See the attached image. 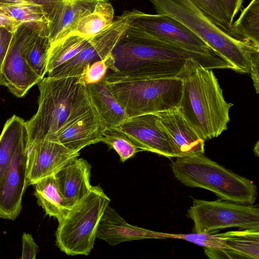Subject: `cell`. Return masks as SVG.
I'll return each instance as SVG.
<instances>
[{"mask_svg": "<svg viewBox=\"0 0 259 259\" xmlns=\"http://www.w3.org/2000/svg\"><path fill=\"white\" fill-rule=\"evenodd\" d=\"M178 77L183 90L178 108L203 140L218 137L227 129L233 104L225 100L212 69L189 60Z\"/></svg>", "mask_w": 259, "mask_h": 259, "instance_id": "7a4b0ae2", "label": "cell"}, {"mask_svg": "<svg viewBox=\"0 0 259 259\" xmlns=\"http://www.w3.org/2000/svg\"><path fill=\"white\" fill-rule=\"evenodd\" d=\"M110 202L100 185L73 205L60 223L56 244L68 255H88L94 247L101 219Z\"/></svg>", "mask_w": 259, "mask_h": 259, "instance_id": "52a82bcc", "label": "cell"}, {"mask_svg": "<svg viewBox=\"0 0 259 259\" xmlns=\"http://www.w3.org/2000/svg\"><path fill=\"white\" fill-rule=\"evenodd\" d=\"M22 259H35L38 252V246L31 234L23 233L22 236Z\"/></svg>", "mask_w": 259, "mask_h": 259, "instance_id": "d6a6232c", "label": "cell"}, {"mask_svg": "<svg viewBox=\"0 0 259 259\" xmlns=\"http://www.w3.org/2000/svg\"><path fill=\"white\" fill-rule=\"evenodd\" d=\"M92 37L71 35L51 45L49 53L47 73L75 56L88 43Z\"/></svg>", "mask_w": 259, "mask_h": 259, "instance_id": "484cf974", "label": "cell"}, {"mask_svg": "<svg viewBox=\"0 0 259 259\" xmlns=\"http://www.w3.org/2000/svg\"><path fill=\"white\" fill-rule=\"evenodd\" d=\"M102 1L57 0L48 24L51 46L71 35L79 19Z\"/></svg>", "mask_w": 259, "mask_h": 259, "instance_id": "e0dca14e", "label": "cell"}, {"mask_svg": "<svg viewBox=\"0 0 259 259\" xmlns=\"http://www.w3.org/2000/svg\"><path fill=\"white\" fill-rule=\"evenodd\" d=\"M114 19V10L110 2L100 1L92 12L79 19L71 35L92 37L109 26Z\"/></svg>", "mask_w": 259, "mask_h": 259, "instance_id": "cb8c5ba5", "label": "cell"}, {"mask_svg": "<svg viewBox=\"0 0 259 259\" xmlns=\"http://www.w3.org/2000/svg\"><path fill=\"white\" fill-rule=\"evenodd\" d=\"M117 127L141 151L177 157L169 136L156 113L127 117Z\"/></svg>", "mask_w": 259, "mask_h": 259, "instance_id": "4fadbf2b", "label": "cell"}, {"mask_svg": "<svg viewBox=\"0 0 259 259\" xmlns=\"http://www.w3.org/2000/svg\"><path fill=\"white\" fill-rule=\"evenodd\" d=\"M258 64L259 55H257L253 59L250 66V70L249 72L251 75L253 86L256 94L258 93L259 91Z\"/></svg>", "mask_w": 259, "mask_h": 259, "instance_id": "8d00e7d4", "label": "cell"}, {"mask_svg": "<svg viewBox=\"0 0 259 259\" xmlns=\"http://www.w3.org/2000/svg\"><path fill=\"white\" fill-rule=\"evenodd\" d=\"M49 23H20L13 32L2 68V85L21 98L42 79L30 67L26 55L28 48Z\"/></svg>", "mask_w": 259, "mask_h": 259, "instance_id": "30bf717a", "label": "cell"}, {"mask_svg": "<svg viewBox=\"0 0 259 259\" xmlns=\"http://www.w3.org/2000/svg\"><path fill=\"white\" fill-rule=\"evenodd\" d=\"M26 141V133L0 179V219L14 220L22 209V197L27 187Z\"/></svg>", "mask_w": 259, "mask_h": 259, "instance_id": "5bb4252c", "label": "cell"}, {"mask_svg": "<svg viewBox=\"0 0 259 259\" xmlns=\"http://www.w3.org/2000/svg\"><path fill=\"white\" fill-rule=\"evenodd\" d=\"M92 165L85 159L75 158L55 175L59 187L69 207L82 199L90 191Z\"/></svg>", "mask_w": 259, "mask_h": 259, "instance_id": "d6986e66", "label": "cell"}, {"mask_svg": "<svg viewBox=\"0 0 259 259\" xmlns=\"http://www.w3.org/2000/svg\"><path fill=\"white\" fill-rule=\"evenodd\" d=\"M106 128L87 86L80 84L67 118L52 139L79 152L101 142Z\"/></svg>", "mask_w": 259, "mask_h": 259, "instance_id": "9c48e42d", "label": "cell"}, {"mask_svg": "<svg viewBox=\"0 0 259 259\" xmlns=\"http://www.w3.org/2000/svg\"><path fill=\"white\" fill-rule=\"evenodd\" d=\"M226 12L230 21L233 20L240 10L243 0H218Z\"/></svg>", "mask_w": 259, "mask_h": 259, "instance_id": "e575fe53", "label": "cell"}, {"mask_svg": "<svg viewBox=\"0 0 259 259\" xmlns=\"http://www.w3.org/2000/svg\"><path fill=\"white\" fill-rule=\"evenodd\" d=\"M110 148L113 149L120 157L121 162H125L141 150L118 127L106 128L101 140Z\"/></svg>", "mask_w": 259, "mask_h": 259, "instance_id": "f1b7e54d", "label": "cell"}, {"mask_svg": "<svg viewBox=\"0 0 259 259\" xmlns=\"http://www.w3.org/2000/svg\"><path fill=\"white\" fill-rule=\"evenodd\" d=\"M20 24L0 9V28L5 27L13 32Z\"/></svg>", "mask_w": 259, "mask_h": 259, "instance_id": "74e56055", "label": "cell"}, {"mask_svg": "<svg viewBox=\"0 0 259 259\" xmlns=\"http://www.w3.org/2000/svg\"><path fill=\"white\" fill-rule=\"evenodd\" d=\"M103 80L128 117L178 107L182 97L183 81L179 77L154 78L112 71Z\"/></svg>", "mask_w": 259, "mask_h": 259, "instance_id": "277c9868", "label": "cell"}, {"mask_svg": "<svg viewBox=\"0 0 259 259\" xmlns=\"http://www.w3.org/2000/svg\"><path fill=\"white\" fill-rule=\"evenodd\" d=\"M97 238L111 245L144 239H164L162 232H156L127 223L109 205L100 221Z\"/></svg>", "mask_w": 259, "mask_h": 259, "instance_id": "ac0fdd59", "label": "cell"}, {"mask_svg": "<svg viewBox=\"0 0 259 259\" xmlns=\"http://www.w3.org/2000/svg\"><path fill=\"white\" fill-rule=\"evenodd\" d=\"M111 56L112 72L154 78L178 77L189 60L211 69L232 67L217 53L193 51L159 39L135 20L113 49Z\"/></svg>", "mask_w": 259, "mask_h": 259, "instance_id": "6da1fadb", "label": "cell"}, {"mask_svg": "<svg viewBox=\"0 0 259 259\" xmlns=\"http://www.w3.org/2000/svg\"><path fill=\"white\" fill-rule=\"evenodd\" d=\"M37 84L38 109L25 122L26 153L36 141L52 139L67 118L81 83L79 77L47 76Z\"/></svg>", "mask_w": 259, "mask_h": 259, "instance_id": "8992f818", "label": "cell"}, {"mask_svg": "<svg viewBox=\"0 0 259 259\" xmlns=\"http://www.w3.org/2000/svg\"><path fill=\"white\" fill-rule=\"evenodd\" d=\"M50 47L48 24L29 46L26 55V60L30 67L42 79L47 73Z\"/></svg>", "mask_w": 259, "mask_h": 259, "instance_id": "4316f807", "label": "cell"}, {"mask_svg": "<svg viewBox=\"0 0 259 259\" xmlns=\"http://www.w3.org/2000/svg\"><path fill=\"white\" fill-rule=\"evenodd\" d=\"M187 216L193 222V233H209L229 228H259L258 204L223 199H193Z\"/></svg>", "mask_w": 259, "mask_h": 259, "instance_id": "ba28073f", "label": "cell"}, {"mask_svg": "<svg viewBox=\"0 0 259 259\" xmlns=\"http://www.w3.org/2000/svg\"><path fill=\"white\" fill-rule=\"evenodd\" d=\"M141 14V11L136 9L124 11L109 26L92 36L75 56L48 73V76L61 78L82 76L89 65L111 53L130 25Z\"/></svg>", "mask_w": 259, "mask_h": 259, "instance_id": "8fae6325", "label": "cell"}, {"mask_svg": "<svg viewBox=\"0 0 259 259\" xmlns=\"http://www.w3.org/2000/svg\"><path fill=\"white\" fill-rule=\"evenodd\" d=\"M164 239L174 238L186 240L204 248L222 249L223 242L219 234L193 233L190 234H172L162 233Z\"/></svg>", "mask_w": 259, "mask_h": 259, "instance_id": "4dcf8cb0", "label": "cell"}, {"mask_svg": "<svg viewBox=\"0 0 259 259\" xmlns=\"http://www.w3.org/2000/svg\"><path fill=\"white\" fill-rule=\"evenodd\" d=\"M231 36L259 48V0H251L232 24Z\"/></svg>", "mask_w": 259, "mask_h": 259, "instance_id": "d4e9b609", "label": "cell"}, {"mask_svg": "<svg viewBox=\"0 0 259 259\" xmlns=\"http://www.w3.org/2000/svg\"><path fill=\"white\" fill-rule=\"evenodd\" d=\"M110 55L104 59L92 63L87 68L82 76H79L81 84L87 85L96 83L103 79L109 69Z\"/></svg>", "mask_w": 259, "mask_h": 259, "instance_id": "1f68e13d", "label": "cell"}, {"mask_svg": "<svg viewBox=\"0 0 259 259\" xmlns=\"http://www.w3.org/2000/svg\"><path fill=\"white\" fill-rule=\"evenodd\" d=\"M24 120L14 115L5 122L0 135V179L11 163L17 147L26 134Z\"/></svg>", "mask_w": 259, "mask_h": 259, "instance_id": "603a6c76", "label": "cell"}, {"mask_svg": "<svg viewBox=\"0 0 259 259\" xmlns=\"http://www.w3.org/2000/svg\"><path fill=\"white\" fill-rule=\"evenodd\" d=\"M79 155V152L66 147L57 140L46 139L36 141L26 152L27 186L33 185L44 178L55 175Z\"/></svg>", "mask_w": 259, "mask_h": 259, "instance_id": "7c38bea8", "label": "cell"}, {"mask_svg": "<svg viewBox=\"0 0 259 259\" xmlns=\"http://www.w3.org/2000/svg\"><path fill=\"white\" fill-rule=\"evenodd\" d=\"M157 14L181 22L228 62L233 70L249 73L259 48L237 39L210 21L190 0H149Z\"/></svg>", "mask_w": 259, "mask_h": 259, "instance_id": "3957f363", "label": "cell"}, {"mask_svg": "<svg viewBox=\"0 0 259 259\" xmlns=\"http://www.w3.org/2000/svg\"><path fill=\"white\" fill-rule=\"evenodd\" d=\"M210 21L228 33L232 23L218 0H190Z\"/></svg>", "mask_w": 259, "mask_h": 259, "instance_id": "f546056e", "label": "cell"}, {"mask_svg": "<svg viewBox=\"0 0 259 259\" xmlns=\"http://www.w3.org/2000/svg\"><path fill=\"white\" fill-rule=\"evenodd\" d=\"M0 9L16 21L49 23L50 12L43 6L31 3H0Z\"/></svg>", "mask_w": 259, "mask_h": 259, "instance_id": "83f0119b", "label": "cell"}, {"mask_svg": "<svg viewBox=\"0 0 259 259\" xmlns=\"http://www.w3.org/2000/svg\"><path fill=\"white\" fill-rule=\"evenodd\" d=\"M175 178L186 186L214 193L221 199L253 204L256 185L206 157L204 154L177 157L170 165Z\"/></svg>", "mask_w": 259, "mask_h": 259, "instance_id": "5b68a950", "label": "cell"}, {"mask_svg": "<svg viewBox=\"0 0 259 259\" xmlns=\"http://www.w3.org/2000/svg\"><path fill=\"white\" fill-rule=\"evenodd\" d=\"M86 86L107 128L117 127L128 117L103 79Z\"/></svg>", "mask_w": 259, "mask_h": 259, "instance_id": "7402d4cb", "label": "cell"}, {"mask_svg": "<svg viewBox=\"0 0 259 259\" xmlns=\"http://www.w3.org/2000/svg\"><path fill=\"white\" fill-rule=\"evenodd\" d=\"M223 248H204L210 258H259V228L246 229L219 233Z\"/></svg>", "mask_w": 259, "mask_h": 259, "instance_id": "ffe728a7", "label": "cell"}, {"mask_svg": "<svg viewBox=\"0 0 259 259\" xmlns=\"http://www.w3.org/2000/svg\"><path fill=\"white\" fill-rule=\"evenodd\" d=\"M57 0H0V3H31L45 7L51 15Z\"/></svg>", "mask_w": 259, "mask_h": 259, "instance_id": "d590c367", "label": "cell"}, {"mask_svg": "<svg viewBox=\"0 0 259 259\" xmlns=\"http://www.w3.org/2000/svg\"><path fill=\"white\" fill-rule=\"evenodd\" d=\"M258 142H257L256 144L255 145L254 147V154L256 156H258Z\"/></svg>", "mask_w": 259, "mask_h": 259, "instance_id": "f35d334b", "label": "cell"}, {"mask_svg": "<svg viewBox=\"0 0 259 259\" xmlns=\"http://www.w3.org/2000/svg\"><path fill=\"white\" fill-rule=\"evenodd\" d=\"M135 21L148 33L166 42L196 52L217 53L187 27L169 16L143 12Z\"/></svg>", "mask_w": 259, "mask_h": 259, "instance_id": "9a60e30c", "label": "cell"}, {"mask_svg": "<svg viewBox=\"0 0 259 259\" xmlns=\"http://www.w3.org/2000/svg\"><path fill=\"white\" fill-rule=\"evenodd\" d=\"M13 33L5 27L0 28V85H2L3 63L10 44Z\"/></svg>", "mask_w": 259, "mask_h": 259, "instance_id": "836d02e7", "label": "cell"}, {"mask_svg": "<svg viewBox=\"0 0 259 259\" xmlns=\"http://www.w3.org/2000/svg\"><path fill=\"white\" fill-rule=\"evenodd\" d=\"M33 185L37 204L43 208L46 215L54 217L58 223L61 222L70 208L61 193L55 175L44 178Z\"/></svg>", "mask_w": 259, "mask_h": 259, "instance_id": "44dd1931", "label": "cell"}, {"mask_svg": "<svg viewBox=\"0 0 259 259\" xmlns=\"http://www.w3.org/2000/svg\"><path fill=\"white\" fill-rule=\"evenodd\" d=\"M107 1H115V0H107Z\"/></svg>", "mask_w": 259, "mask_h": 259, "instance_id": "ab89813d", "label": "cell"}, {"mask_svg": "<svg viewBox=\"0 0 259 259\" xmlns=\"http://www.w3.org/2000/svg\"><path fill=\"white\" fill-rule=\"evenodd\" d=\"M156 114L169 136L177 157L204 154L205 141L195 131L178 107Z\"/></svg>", "mask_w": 259, "mask_h": 259, "instance_id": "2e32d148", "label": "cell"}]
</instances>
